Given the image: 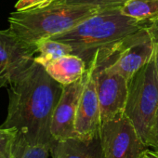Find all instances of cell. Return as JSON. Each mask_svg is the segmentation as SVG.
<instances>
[{"label": "cell", "mask_w": 158, "mask_h": 158, "mask_svg": "<svg viewBox=\"0 0 158 158\" xmlns=\"http://www.w3.org/2000/svg\"><path fill=\"white\" fill-rule=\"evenodd\" d=\"M8 89V115L0 127L15 128L32 141L52 144V116L63 86L35 61Z\"/></svg>", "instance_id": "cell-1"}, {"label": "cell", "mask_w": 158, "mask_h": 158, "mask_svg": "<svg viewBox=\"0 0 158 158\" xmlns=\"http://www.w3.org/2000/svg\"><path fill=\"white\" fill-rule=\"evenodd\" d=\"M149 24L127 16L121 8H109L80 23L71 30L50 38L69 45L73 55L89 65L96 53L129 35L148 27Z\"/></svg>", "instance_id": "cell-2"}, {"label": "cell", "mask_w": 158, "mask_h": 158, "mask_svg": "<svg viewBox=\"0 0 158 158\" xmlns=\"http://www.w3.org/2000/svg\"><path fill=\"white\" fill-rule=\"evenodd\" d=\"M100 9L70 5L57 0L37 9L14 11L9 17L10 29L24 42L35 45L41 39L67 32L98 13Z\"/></svg>", "instance_id": "cell-3"}, {"label": "cell", "mask_w": 158, "mask_h": 158, "mask_svg": "<svg viewBox=\"0 0 158 158\" xmlns=\"http://www.w3.org/2000/svg\"><path fill=\"white\" fill-rule=\"evenodd\" d=\"M158 109V77L152 60L128 80L125 114L130 119L146 143L147 134Z\"/></svg>", "instance_id": "cell-4"}, {"label": "cell", "mask_w": 158, "mask_h": 158, "mask_svg": "<svg viewBox=\"0 0 158 158\" xmlns=\"http://www.w3.org/2000/svg\"><path fill=\"white\" fill-rule=\"evenodd\" d=\"M97 54L106 66L129 80L153 57L154 39L148 26Z\"/></svg>", "instance_id": "cell-5"}, {"label": "cell", "mask_w": 158, "mask_h": 158, "mask_svg": "<svg viewBox=\"0 0 158 158\" xmlns=\"http://www.w3.org/2000/svg\"><path fill=\"white\" fill-rule=\"evenodd\" d=\"M99 136L105 158H141L149 149L125 113L102 123Z\"/></svg>", "instance_id": "cell-6"}, {"label": "cell", "mask_w": 158, "mask_h": 158, "mask_svg": "<svg viewBox=\"0 0 158 158\" xmlns=\"http://www.w3.org/2000/svg\"><path fill=\"white\" fill-rule=\"evenodd\" d=\"M35 45L18 37L10 28L0 31V89L8 88L35 62Z\"/></svg>", "instance_id": "cell-7"}, {"label": "cell", "mask_w": 158, "mask_h": 158, "mask_svg": "<svg viewBox=\"0 0 158 158\" xmlns=\"http://www.w3.org/2000/svg\"><path fill=\"white\" fill-rule=\"evenodd\" d=\"M97 93L101 108L102 124L125 113L128 94V80L111 70L96 53Z\"/></svg>", "instance_id": "cell-8"}, {"label": "cell", "mask_w": 158, "mask_h": 158, "mask_svg": "<svg viewBox=\"0 0 158 158\" xmlns=\"http://www.w3.org/2000/svg\"><path fill=\"white\" fill-rule=\"evenodd\" d=\"M97 62L93 58L87 67V78L79 99L76 118L75 135L82 139H91L99 136L101 128V108L96 85Z\"/></svg>", "instance_id": "cell-9"}, {"label": "cell", "mask_w": 158, "mask_h": 158, "mask_svg": "<svg viewBox=\"0 0 158 158\" xmlns=\"http://www.w3.org/2000/svg\"><path fill=\"white\" fill-rule=\"evenodd\" d=\"M86 78L87 73L78 81L63 87L62 93L53 113L50 128L51 135L57 141L76 138V112Z\"/></svg>", "instance_id": "cell-10"}, {"label": "cell", "mask_w": 158, "mask_h": 158, "mask_svg": "<svg viewBox=\"0 0 158 158\" xmlns=\"http://www.w3.org/2000/svg\"><path fill=\"white\" fill-rule=\"evenodd\" d=\"M52 158H105L100 136L91 139L72 138L51 144Z\"/></svg>", "instance_id": "cell-11"}, {"label": "cell", "mask_w": 158, "mask_h": 158, "mask_svg": "<svg viewBox=\"0 0 158 158\" xmlns=\"http://www.w3.org/2000/svg\"><path fill=\"white\" fill-rule=\"evenodd\" d=\"M45 69L54 80L64 87L81 79L87 73V64L78 56L69 54L49 63Z\"/></svg>", "instance_id": "cell-12"}, {"label": "cell", "mask_w": 158, "mask_h": 158, "mask_svg": "<svg viewBox=\"0 0 158 158\" xmlns=\"http://www.w3.org/2000/svg\"><path fill=\"white\" fill-rule=\"evenodd\" d=\"M35 61L44 67L63 56L73 53V49L69 45L50 37L39 40L35 43Z\"/></svg>", "instance_id": "cell-13"}, {"label": "cell", "mask_w": 158, "mask_h": 158, "mask_svg": "<svg viewBox=\"0 0 158 158\" xmlns=\"http://www.w3.org/2000/svg\"><path fill=\"white\" fill-rule=\"evenodd\" d=\"M121 10L127 16L149 25L158 22V0H128Z\"/></svg>", "instance_id": "cell-14"}, {"label": "cell", "mask_w": 158, "mask_h": 158, "mask_svg": "<svg viewBox=\"0 0 158 158\" xmlns=\"http://www.w3.org/2000/svg\"><path fill=\"white\" fill-rule=\"evenodd\" d=\"M51 143L35 142L16 132L12 144L11 158H48Z\"/></svg>", "instance_id": "cell-15"}, {"label": "cell", "mask_w": 158, "mask_h": 158, "mask_svg": "<svg viewBox=\"0 0 158 158\" xmlns=\"http://www.w3.org/2000/svg\"><path fill=\"white\" fill-rule=\"evenodd\" d=\"M57 1L70 5L89 6L104 10L109 8H122L128 0H57Z\"/></svg>", "instance_id": "cell-16"}, {"label": "cell", "mask_w": 158, "mask_h": 158, "mask_svg": "<svg viewBox=\"0 0 158 158\" xmlns=\"http://www.w3.org/2000/svg\"><path fill=\"white\" fill-rule=\"evenodd\" d=\"M16 132L15 128H6V132L0 138V158L12 157V144Z\"/></svg>", "instance_id": "cell-17"}, {"label": "cell", "mask_w": 158, "mask_h": 158, "mask_svg": "<svg viewBox=\"0 0 158 158\" xmlns=\"http://www.w3.org/2000/svg\"><path fill=\"white\" fill-rule=\"evenodd\" d=\"M146 145L150 149L155 152H158V109L151 123V126L147 134Z\"/></svg>", "instance_id": "cell-18"}, {"label": "cell", "mask_w": 158, "mask_h": 158, "mask_svg": "<svg viewBox=\"0 0 158 158\" xmlns=\"http://www.w3.org/2000/svg\"><path fill=\"white\" fill-rule=\"evenodd\" d=\"M52 0H19L15 5L16 11H25L39 7L45 6L50 3Z\"/></svg>", "instance_id": "cell-19"}, {"label": "cell", "mask_w": 158, "mask_h": 158, "mask_svg": "<svg viewBox=\"0 0 158 158\" xmlns=\"http://www.w3.org/2000/svg\"><path fill=\"white\" fill-rule=\"evenodd\" d=\"M154 39V64H155V70L158 77V36L153 37Z\"/></svg>", "instance_id": "cell-20"}, {"label": "cell", "mask_w": 158, "mask_h": 158, "mask_svg": "<svg viewBox=\"0 0 158 158\" xmlns=\"http://www.w3.org/2000/svg\"><path fill=\"white\" fill-rule=\"evenodd\" d=\"M141 158H158V152H155V151L149 148L142 154Z\"/></svg>", "instance_id": "cell-21"}, {"label": "cell", "mask_w": 158, "mask_h": 158, "mask_svg": "<svg viewBox=\"0 0 158 158\" xmlns=\"http://www.w3.org/2000/svg\"><path fill=\"white\" fill-rule=\"evenodd\" d=\"M149 30L151 31V33H152V35L153 37L158 36V22L150 24L149 25Z\"/></svg>", "instance_id": "cell-22"}, {"label": "cell", "mask_w": 158, "mask_h": 158, "mask_svg": "<svg viewBox=\"0 0 158 158\" xmlns=\"http://www.w3.org/2000/svg\"><path fill=\"white\" fill-rule=\"evenodd\" d=\"M6 132V128H3V127H0V138H1L3 135H4V133Z\"/></svg>", "instance_id": "cell-23"}]
</instances>
